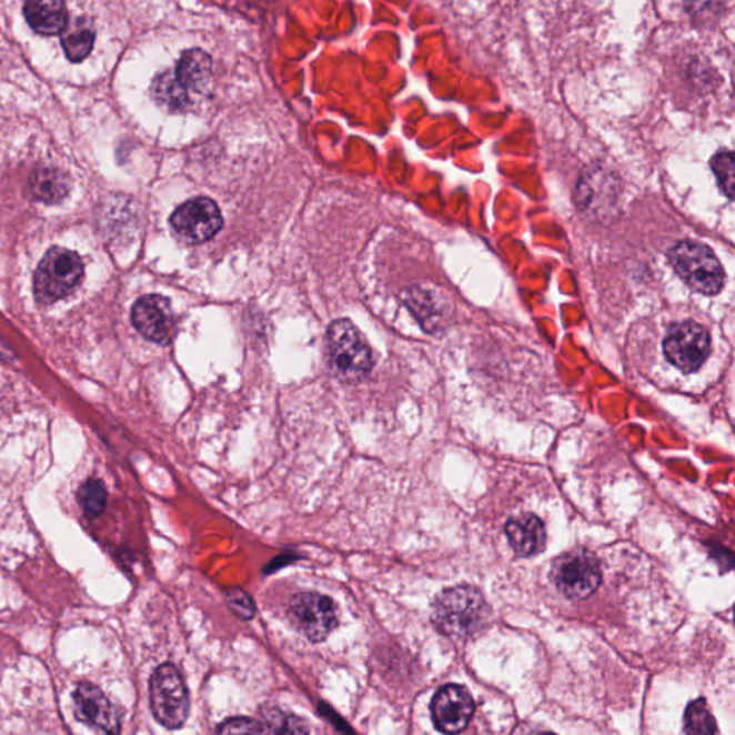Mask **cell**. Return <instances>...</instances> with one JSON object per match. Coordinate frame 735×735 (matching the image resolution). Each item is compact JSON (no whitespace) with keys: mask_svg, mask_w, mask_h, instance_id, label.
Here are the masks:
<instances>
[{"mask_svg":"<svg viewBox=\"0 0 735 735\" xmlns=\"http://www.w3.org/2000/svg\"><path fill=\"white\" fill-rule=\"evenodd\" d=\"M490 614L483 593L467 585L441 592L433 606L435 628L451 638H470L483 631Z\"/></svg>","mask_w":735,"mask_h":735,"instance_id":"cell-1","label":"cell"},{"mask_svg":"<svg viewBox=\"0 0 735 735\" xmlns=\"http://www.w3.org/2000/svg\"><path fill=\"white\" fill-rule=\"evenodd\" d=\"M213 62L202 49H189L181 56L173 72H164L154 82V95L161 105L180 111L193 104L208 91Z\"/></svg>","mask_w":735,"mask_h":735,"instance_id":"cell-2","label":"cell"},{"mask_svg":"<svg viewBox=\"0 0 735 735\" xmlns=\"http://www.w3.org/2000/svg\"><path fill=\"white\" fill-rule=\"evenodd\" d=\"M325 360L336 380L355 384L374 368V354L365 336L350 320H336L328 326Z\"/></svg>","mask_w":735,"mask_h":735,"instance_id":"cell-3","label":"cell"},{"mask_svg":"<svg viewBox=\"0 0 735 735\" xmlns=\"http://www.w3.org/2000/svg\"><path fill=\"white\" fill-rule=\"evenodd\" d=\"M666 256L681 281L694 292L715 296L723 291L725 272L718 258L707 244L683 240L675 243Z\"/></svg>","mask_w":735,"mask_h":735,"instance_id":"cell-4","label":"cell"},{"mask_svg":"<svg viewBox=\"0 0 735 735\" xmlns=\"http://www.w3.org/2000/svg\"><path fill=\"white\" fill-rule=\"evenodd\" d=\"M83 263L72 250L49 249L33 274V293L41 305H52L80 285Z\"/></svg>","mask_w":735,"mask_h":735,"instance_id":"cell-5","label":"cell"},{"mask_svg":"<svg viewBox=\"0 0 735 735\" xmlns=\"http://www.w3.org/2000/svg\"><path fill=\"white\" fill-rule=\"evenodd\" d=\"M551 580L570 600H587L602 582L600 561L587 548H573L553 562Z\"/></svg>","mask_w":735,"mask_h":735,"instance_id":"cell-6","label":"cell"},{"mask_svg":"<svg viewBox=\"0 0 735 735\" xmlns=\"http://www.w3.org/2000/svg\"><path fill=\"white\" fill-rule=\"evenodd\" d=\"M150 704L157 722L167 728H180L188 719V687L173 664L160 665L151 676Z\"/></svg>","mask_w":735,"mask_h":735,"instance_id":"cell-7","label":"cell"},{"mask_svg":"<svg viewBox=\"0 0 735 735\" xmlns=\"http://www.w3.org/2000/svg\"><path fill=\"white\" fill-rule=\"evenodd\" d=\"M712 352V336L694 321L674 323L666 332L664 354L678 370L691 374L703 366Z\"/></svg>","mask_w":735,"mask_h":735,"instance_id":"cell-8","label":"cell"},{"mask_svg":"<svg viewBox=\"0 0 735 735\" xmlns=\"http://www.w3.org/2000/svg\"><path fill=\"white\" fill-rule=\"evenodd\" d=\"M288 614L293 626L312 642L326 640L340 621L335 602L316 592L293 596Z\"/></svg>","mask_w":735,"mask_h":735,"instance_id":"cell-9","label":"cell"},{"mask_svg":"<svg viewBox=\"0 0 735 735\" xmlns=\"http://www.w3.org/2000/svg\"><path fill=\"white\" fill-rule=\"evenodd\" d=\"M170 223L181 239L203 243L220 232L223 218L212 199L198 198L179 205L171 214Z\"/></svg>","mask_w":735,"mask_h":735,"instance_id":"cell-10","label":"cell"},{"mask_svg":"<svg viewBox=\"0 0 735 735\" xmlns=\"http://www.w3.org/2000/svg\"><path fill=\"white\" fill-rule=\"evenodd\" d=\"M131 322L135 330L151 342L169 345L175 332V318L169 299L145 295L134 303Z\"/></svg>","mask_w":735,"mask_h":735,"instance_id":"cell-11","label":"cell"},{"mask_svg":"<svg viewBox=\"0 0 735 735\" xmlns=\"http://www.w3.org/2000/svg\"><path fill=\"white\" fill-rule=\"evenodd\" d=\"M474 713V701L462 685L449 684L437 691L431 703V715L441 733L457 735L467 727Z\"/></svg>","mask_w":735,"mask_h":735,"instance_id":"cell-12","label":"cell"},{"mask_svg":"<svg viewBox=\"0 0 735 735\" xmlns=\"http://www.w3.org/2000/svg\"><path fill=\"white\" fill-rule=\"evenodd\" d=\"M73 701H75L77 717L82 723L90 724L107 735H120V714L95 685L78 684L75 693H73Z\"/></svg>","mask_w":735,"mask_h":735,"instance_id":"cell-13","label":"cell"},{"mask_svg":"<svg viewBox=\"0 0 735 735\" xmlns=\"http://www.w3.org/2000/svg\"><path fill=\"white\" fill-rule=\"evenodd\" d=\"M509 545L518 557H533L546 548L545 523L532 513L512 517L504 526Z\"/></svg>","mask_w":735,"mask_h":735,"instance_id":"cell-14","label":"cell"},{"mask_svg":"<svg viewBox=\"0 0 735 735\" xmlns=\"http://www.w3.org/2000/svg\"><path fill=\"white\" fill-rule=\"evenodd\" d=\"M23 14L29 27L39 36H61L68 28V11L61 2H28L23 7Z\"/></svg>","mask_w":735,"mask_h":735,"instance_id":"cell-15","label":"cell"},{"mask_svg":"<svg viewBox=\"0 0 735 735\" xmlns=\"http://www.w3.org/2000/svg\"><path fill=\"white\" fill-rule=\"evenodd\" d=\"M31 190L33 198L39 202L57 204L70 193V180L62 171L43 167V169L33 171Z\"/></svg>","mask_w":735,"mask_h":735,"instance_id":"cell-16","label":"cell"},{"mask_svg":"<svg viewBox=\"0 0 735 735\" xmlns=\"http://www.w3.org/2000/svg\"><path fill=\"white\" fill-rule=\"evenodd\" d=\"M406 306L419 318L425 331L437 330L444 318V308L440 306L443 301L427 289H413L405 299Z\"/></svg>","mask_w":735,"mask_h":735,"instance_id":"cell-17","label":"cell"},{"mask_svg":"<svg viewBox=\"0 0 735 735\" xmlns=\"http://www.w3.org/2000/svg\"><path fill=\"white\" fill-rule=\"evenodd\" d=\"M95 32L87 24L77 23L75 28L66 29L62 33V48L68 60L71 62H81L90 56L94 47Z\"/></svg>","mask_w":735,"mask_h":735,"instance_id":"cell-18","label":"cell"},{"mask_svg":"<svg viewBox=\"0 0 735 735\" xmlns=\"http://www.w3.org/2000/svg\"><path fill=\"white\" fill-rule=\"evenodd\" d=\"M262 735H308L306 723L296 715L269 709L263 713Z\"/></svg>","mask_w":735,"mask_h":735,"instance_id":"cell-19","label":"cell"},{"mask_svg":"<svg viewBox=\"0 0 735 735\" xmlns=\"http://www.w3.org/2000/svg\"><path fill=\"white\" fill-rule=\"evenodd\" d=\"M684 723L688 735H717V724L704 698L688 705Z\"/></svg>","mask_w":735,"mask_h":735,"instance_id":"cell-20","label":"cell"},{"mask_svg":"<svg viewBox=\"0 0 735 735\" xmlns=\"http://www.w3.org/2000/svg\"><path fill=\"white\" fill-rule=\"evenodd\" d=\"M108 493L104 483L98 479L87 480L78 492V502L82 509L83 514L90 521L101 516L105 511Z\"/></svg>","mask_w":735,"mask_h":735,"instance_id":"cell-21","label":"cell"},{"mask_svg":"<svg viewBox=\"0 0 735 735\" xmlns=\"http://www.w3.org/2000/svg\"><path fill=\"white\" fill-rule=\"evenodd\" d=\"M713 173L725 198L733 200L735 184V160L733 151H719L709 161Z\"/></svg>","mask_w":735,"mask_h":735,"instance_id":"cell-22","label":"cell"},{"mask_svg":"<svg viewBox=\"0 0 735 735\" xmlns=\"http://www.w3.org/2000/svg\"><path fill=\"white\" fill-rule=\"evenodd\" d=\"M225 601L230 610L234 612L242 620L248 621L254 615V605L252 597L248 595L243 590L239 587H232V590L225 591Z\"/></svg>","mask_w":735,"mask_h":735,"instance_id":"cell-23","label":"cell"},{"mask_svg":"<svg viewBox=\"0 0 735 735\" xmlns=\"http://www.w3.org/2000/svg\"><path fill=\"white\" fill-rule=\"evenodd\" d=\"M218 735H262V727L256 719L246 717L230 718L220 725Z\"/></svg>","mask_w":735,"mask_h":735,"instance_id":"cell-24","label":"cell"},{"mask_svg":"<svg viewBox=\"0 0 735 735\" xmlns=\"http://www.w3.org/2000/svg\"><path fill=\"white\" fill-rule=\"evenodd\" d=\"M712 548V556L715 561L718 562V565L722 566V570L729 571L733 567V553L727 551V548L722 546H709Z\"/></svg>","mask_w":735,"mask_h":735,"instance_id":"cell-25","label":"cell"},{"mask_svg":"<svg viewBox=\"0 0 735 735\" xmlns=\"http://www.w3.org/2000/svg\"><path fill=\"white\" fill-rule=\"evenodd\" d=\"M528 735H556L555 733H548V732H537V733H532Z\"/></svg>","mask_w":735,"mask_h":735,"instance_id":"cell-26","label":"cell"}]
</instances>
